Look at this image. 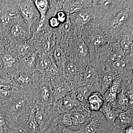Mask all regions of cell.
Segmentation results:
<instances>
[{
  "label": "cell",
  "instance_id": "cell-25",
  "mask_svg": "<svg viewBox=\"0 0 133 133\" xmlns=\"http://www.w3.org/2000/svg\"><path fill=\"white\" fill-rule=\"evenodd\" d=\"M123 55L124 54L122 51H117L112 54L111 56V59L114 61L121 60L122 58L123 57Z\"/></svg>",
  "mask_w": 133,
  "mask_h": 133
},
{
  "label": "cell",
  "instance_id": "cell-4",
  "mask_svg": "<svg viewBox=\"0 0 133 133\" xmlns=\"http://www.w3.org/2000/svg\"><path fill=\"white\" fill-rule=\"evenodd\" d=\"M34 3L38 10L41 16V22L42 23L44 21L48 9V2L43 0H36L34 1Z\"/></svg>",
  "mask_w": 133,
  "mask_h": 133
},
{
  "label": "cell",
  "instance_id": "cell-35",
  "mask_svg": "<svg viewBox=\"0 0 133 133\" xmlns=\"http://www.w3.org/2000/svg\"><path fill=\"white\" fill-rule=\"evenodd\" d=\"M116 94L114 93L111 92L109 94L108 97V100L110 101H114L116 98Z\"/></svg>",
  "mask_w": 133,
  "mask_h": 133
},
{
  "label": "cell",
  "instance_id": "cell-7",
  "mask_svg": "<svg viewBox=\"0 0 133 133\" xmlns=\"http://www.w3.org/2000/svg\"><path fill=\"white\" fill-rule=\"evenodd\" d=\"M21 11L22 15L24 19L27 20H30L33 16V12L30 8L27 6H21Z\"/></svg>",
  "mask_w": 133,
  "mask_h": 133
},
{
  "label": "cell",
  "instance_id": "cell-28",
  "mask_svg": "<svg viewBox=\"0 0 133 133\" xmlns=\"http://www.w3.org/2000/svg\"><path fill=\"white\" fill-rule=\"evenodd\" d=\"M59 22L57 18L53 17L51 18L50 20V24L52 28H56L59 26Z\"/></svg>",
  "mask_w": 133,
  "mask_h": 133
},
{
  "label": "cell",
  "instance_id": "cell-38",
  "mask_svg": "<svg viewBox=\"0 0 133 133\" xmlns=\"http://www.w3.org/2000/svg\"><path fill=\"white\" fill-rule=\"evenodd\" d=\"M42 133H50L49 132V131H48V130H46L45 131H44V132H43Z\"/></svg>",
  "mask_w": 133,
  "mask_h": 133
},
{
  "label": "cell",
  "instance_id": "cell-39",
  "mask_svg": "<svg viewBox=\"0 0 133 133\" xmlns=\"http://www.w3.org/2000/svg\"><path fill=\"white\" fill-rule=\"evenodd\" d=\"M2 133H6L4 132V131H3L2 132Z\"/></svg>",
  "mask_w": 133,
  "mask_h": 133
},
{
  "label": "cell",
  "instance_id": "cell-8",
  "mask_svg": "<svg viewBox=\"0 0 133 133\" xmlns=\"http://www.w3.org/2000/svg\"><path fill=\"white\" fill-rule=\"evenodd\" d=\"M71 115L72 120V125L75 126H77L82 124L84 122V117L82 115L78 112H74Z\"/></svg>",
  "mask_w": 133,
  "mask_h": 133
},
{
  "label": "cell",
  "instance_id": "cell-22",
  "mask_svg": "<svg viewBox=\"0 0 133 133\" xmlns=\"http://www.w3.org/2000/svg\"><path fill=\"white\" fill-rule=\"evenodd\" d=\"M67 69L69 73L71 75H76L77 72V67L75 64L72 63H70L67 66Z\"/></svg>",
  "mask_w": 133,
  "mask_h": 133
},
{
  "label": "cell",
  "instance_id": "cell-37",
  "mask_svg": "<svg viewBox=\"0 0 133 133\" xmlns=\"http://www.w3.org/2000/svg\"><path fill=\"white\" fill-rule=\"evenodd\" d=\"M43 47L45 50H48L50 48V43L49 42H45L43 43Z\"/></svg>",
  "mask_w": 133,
  "mask_h": 133
},
{
  "label": "cell",
  "instance_id": "cell-5",
  "mask_svg": "<svg viewBox=\"0 0 133 133\" xmlns=\"http://www.w3.org/2000/svg\"><path fill=\"white\" fill-rule=\"evenodd\" d=\"M81 3L78 1H68L64 5L65 11L69 13H72L77 12L82 9Z\"/></svg>",
  "mask_w": 133,
  "mask_h": 133
},
{
  "label": "cell",
  "instance_id": "cell-17",
  "mask_svg": "<svg viewBox=\"0 0 133 133\" xmlns=\"http://www.w3.org/2000/svg\"><path fill=\"white\" fill-rule=\"evenodd\" d=\"M78 50L79 53L83 56H85L87 55L88 52V49L87 45L84 42H81L79 44Z\"/></svg>",
  "mask_w": 133,
  "mask_h": 133
},
{
  "label": "cell",
  "instance_id": "cell-14",
  "mask_svg": "<svg viewBox=\"0 0 133 133\" xmlns=\"http://www.w3.org/2000/svg\"><path fill=\"white\" fill-rule=\"evenodd\" d=\"M63 105L66 109H71L74 106V103L72 99L69 96H65L64 97L62 100Z\"/></svg>",
  "mask_w": 133,
  "mask_h": 133
},
{
  "label": "cell",
  "instance_id": "cell-34",
  "mask_svg": "<svg viewBox=\"0 0 133 133\" xmlns=\"http://www.w3.org/2000/svg\"><path fill=\"white\" fill-rule=\"evenodd\" d=\"M77 98L81 102L85 101L88 99L85 95H84L81 93H78V95H77Z\"/></svg>",
  "mask_w": 133,
  "mask_h": 133
},
{
  "label": "cell",
  "instance_id": "cell-20",
  "mask_svg": "<svg viewBox=\"0 0 133 133\" xmlns=\"http://www.w3.org/2000/svg\"><path fill=\"white\" fill-rule=\"evenodd\" d=\"M118 101L119 104L121 105H126L128 104L129 101L126 95L122 93L118 95Z\"/></svg>",
  "mask_w": 133,
  "mask_h": 133
},
{
  "label": "cell",
  "instance_id": "cell-16",
  "mask_svg": "<svg viewBox=\"0 0 133 133\" xmlns=\"http://www.w3.org/2000/svg\"><path fill=\"white\" fill-rule=\"evenodd\" d=\"M113 66L115 69L118 70H123L125 69L126 63L123 60H118L114 61L113 63Z\"/></svg>",
  "mask_w": 133,
  "mask_h": 133
},
{
  "label": "cell",
  "instance_id": "cell-30",
  "mask_svg": "<svg viewBox=\"0 0 133 133\" xmlns=\"http://www.w3.org/2000/svg\"><path fill=\"white\" fill-rule=\"evenodd\" d=\"M71 26V23L70 21V20L67 19L64 23L63 24V30L65 32H69Z\"/></svg>",
  "mask_w": 133,
  "mask_h": 133
},
{
  "label": "cell",
  "instance_id": "cell-6",
  "mask_svg": "<svg viewBox=\"0 0 133 133\" xmlns=\"http://www.w3.org/2000/svg\"><path fill=\"white\" fill-rule=\"evenodd\" d=\"M128 14L126 12H121L117 15L114 20V24L116 26H119L126 22L128 18Z\"/></svg>",
  "mask_w": 133,
  "mask_h": 133
},
{
  "label": "cell",
  "instance_id": "cell-13",
  "mask_svg": "<svg viewBox=\"0 0 133 133\" xmlns=\"http://www.w3.org/2000/svg\"><path fill=\"white\" fill-rule=\"evenodd\" d=\"M62 123L65 127H70L72 125V120L71 115L65 113L63 115L62 118Z\"/></svg>",
  "mask_w": 133,
  "mask_h": 133
},
{
  "label": "cell",
  "instance_id": "cell-10",
  "mask_svg": "<svg viewBox=\"0 0 133 133\" xmlns=\"http://www.w3.org/2000/svg\"><path fill=\"white\" fill-rule=\"evenodd\" d=\"M4 65L6 67H11L16 62L15 59L11 55L6 54L4 55L2 58Z\"/></svg>",
  "mask_w": 133,
  "mask_h": 133
},
{
  "label": "cell",
  "instance_id": "cell-31",
  "mask_svg": "<svg viewBox=\"0 0 133 133\" xmlns=\"http://www.w3.org/2000/svg\"><path fill=\"white\" fill-rule=\"evenodd\" d=\"M48 70L49 71L50 73L52 75H55L57 74L58 71L57 66L53 63L52 64L50 67L48 69Z\"/></svg>",
  "mask_w": 133,
  "mask_h": 133
},
{
  "label": "cell",
  "instance_id": "cell-27",
  "mask_svg": "<svg viewBox=\"0 0 133 133\" xmlns=\"http://www.w3.org/2000/svg\"><path fill=\"white\" fill-rule=\"evenodd\" d=\"M57 19L59 23H64L66 21V16L64 12L60 11L57 13Z\"/></svg>",
  "mask_w": 133,
  "mask_h": 133
},
{
  "label": "cell",
  "instance_id": "cell-33",
  "mask_svg": "<svg viewBox=\"0 0 133 133\" xmlns=\"http://www.w3.org/2000/svg\"><path fill=\"white\" fill-rule=\"evenodd\" d=\"M99 2H99L100 3V5H101V6L105 8L109 6L111 4L112 1H102Z\"/></svg>",
  "mask_w": 133,
  "mask_h": 133
},
{
  "label": "cell",
  "instance_id": "cell-21",
  "mask_svg": "<svg viewBox=\"0 0 133 133\" xmlns=\"http://www.w3.org/2000/svg\"><path fill=\"white\" fill-rule=\"evenodd\" d=\"M131 41L130 38L128 37H124L121 41V45L122 47L124 49H128L131 44Z\"/></svg>",
  "mask_w": 133,
  "mask_h": 133
},
{
  "label": "cell",
  "instance_id": "cell-15",
  "mask_svg": "<svg viewBox=\"0 0 133 133\" xmlns=\"http://www.w3.org/2000/svg\"><path fill=\"white\" fill-rule=\"evenodd\" d=\"M95 74V70L91 66H88L84 74V78L86 81L90 80Z\"/></svg>",
  "mask_w": 133,
  "mask_h": 133
},
{
  "label": "cell",
  "instance_id": "cell-36",
  "mask_svg": "<svg viewBox=\"0 0 133 133\" xmlns=\"http://www.w3.org/2000/svg\"><path fill=\"white\" fill-rule=\"evenodd\" d=\"M124 133H133V126H129L126 128L124 130Z\"/></svg>",
  "mask_w": 133,
  "mask_h": 133
},
{
  "label": "cell",
  "instance_id": "cell-24",
  "mask_svg": "<svg viewBox=\"0 0 133 133\" xmlns=\"http://www.w3.org/2000/svg\"><path fill=\"white\" fill-rule=\"evenodd\" d=\"M77 90L78 92L81 93L82 94L88 99L91 94L88 88L84 87H79L78 88Z\"/></svg>",
  "mask_w": 133,
  "mask_h": 133
},
{
  "label": "cell",
  "instance_id": "cell-11",
  "mask_svg": "<svg viewBox=\"0 0 133 133\" xmlns=\"http://www.w3.org/2000/svg\"><path fill=\"white\" fill-rule=\"evenodd\" d=\"M52 63L51 60L49 58H42L39 63V65L42 70H48L50 67Z\"/></svg>",
  "mask_w": 133,
  "mask_h": 133
},
{
  "label": "cell",
  "instance_id": "cell-1",
  "mask_svg": "<svg viewBox=\"0 0 133 133\" xmlns=\"http://www.w3.org/2000/svg\"><path fill=\"white\" fill-rule=\"evenodd\" d=\"M26 100L24 96L14 98L0 103V114L5 121H17L24 112Z\"/></svg>",
  "mask_w": 133,
  "mask_h": 133
},
{
  "label": "cell",
  "instance_id": "cell-18",
  "mask_svg": "<svg viewBox=\"0 0 133 133\" xmlns=\"http://www.w3.org/2000/svg\"><path fill=\"white\" fill-rule=\"evenodd\" d=\"M30 50V47L28 45H22L19 46L18 48V51L20 55L22 56H25L28 53Z\"/></svg>",
  "mask_w": 133,
  "mask_h": 133
},
{
  "label": "cell",
  "instance_id": "cell-26",
  "mask_svg": "<svg viewBox=\"0 0 133 133\" xmlns=\"http://www.w3.org/2000/svg\"><path fill=\"white\" fill-rule=\"evenodd\" d=\"M119 118L122 124H127L129 122V118L126 113L121 112L119 115Z\"/></svg>",
  "mask_w": 133,
  "mask_h": 133
},
{
  "label": "cell",
  "instance_id": "cell-32",
  "mask_svg": "<svg viewBox=\"0 0 133 133\" xmlns=\"http://www.w3.org/2000/svg\"><path fill=\"white\" fill-rule=\"evenodd\" d=\"M54 56L56 59H59L62 57V50L60 48H57L54 52Z\"/></svg>",
  "mask_w": 133,
  "mask_h": 133
},
{
  "label": "cell",
  "instance_id": "cell-40",
  "mask_svg": "<svg viewBox=\"0 0 133 133\" xmlns=\"http://www.w3.org/2000/svg\"><path fill=\"white\" fill-rule=\"evenodd\" d=\"M1 42H0V45H1Z\"/></svg>",
  "mask_w": 133,
  "mask_h": 133
},
{
  "label": "cell",
  "instance_id": "cell-29",
  "mask_svg": "<svg viewBox=\"0 0 133 133\" xmlns=\"http://www.w3.org/2000/svg\"><path fill=\"white\" fill-rule=\"evenodd\" d=\"M1 23L3 25H6L9 23L11 21V18L9 16L7 15H3L1 17Z\"/></svg>",
  "mask_w": 133,
  "mask_h": 133
},
{
  "label": "cell",
  "instance_id": "cell-9",
  "mask_svg": "<svg viewBox=\"0 0 133 133\" xmlns=\"http://www.w3.org/2000/svg\"><path fill=\"white\" fill-rule=\"evenodd\" d=\"M103 109V113L104 114L106 118L108 121L113 122L115 119V114L114 111L109 107H104Z\"/></svg>",
  "mask_w": 133,
  "mask_h": 133
},
{
  "label": "cell",
  "instance_id": "cell-3",
  "mask_svg": "<svg viewBox=\"0 0 133 133\" xmlns=\"http://www.w3.org/2000/svg\"><path fill=\"white\" fill-rule=\"evenodd\" d=\"M88 100L90 107L93 111H98L102 107L103 99L98 93L91 94Z\"/></svg>",
  "mask_w": 133,
  "mask_h": 133
},
{
  "label": "cell",
  "instance_id": "cell-12",
  "mask_svg": "<svg viewBox=\"0 0 133 133\" xmlns=\"http://www.w3.org/2000/svg\"><path fill=\"white\" fill-rule=\"evenodd\" d=\"M77 20L81 24H85L90 21V17L88 14L85 13H79L77 16Z\"/></svg>",
  "mask_w": 133,
  "mask_h": 133
},
{
  "label": "cell",
  "instance_id": "cell-23",
  "mask_svg": "<svg viewBox=\"0 0 133 133\" xmlns=\"http://www.w3.org/2000/svg\"><path fill=\"white\" fill-rule=\"evenodd\" d=\"M104 38L102 36L98 35L95 36L93 39V42L95 45H101L104 43Z\"/></svg>",
  "mask_w": 133,
  "mask_h": 133
},
{
  "label": "cell",
  "instance_id": "cell-19",
  "mask_svg": "<svg viewBox=\"0 0 133 133\" xmlns=\"http://www.w3.org/2000/svg\"><path fill=\"white\" fill-rule=\"evenodd\" d=\"M22 31V27L18 25H14L11 29V32L14 36L17 37L21 35Z\"/></svg>",
  "mask_w": 133,
  "mask_h": 133
},
{
  "label": "cell",
  "instance_id": "cell-2",
  "mask_svg": "<svg viewBox=\"0 0 133 133\" xmlns=\"http://www.w3.org/2000/svg\"><path fill=\"white\" fill-rule=\"evenodd\" d=\"M5 122L6 126L3 131L6 133H30L17 121L6 120Z\"/></svg>",
  "mask_w": 133,
  "mask_h": 133
}]
</instances>
